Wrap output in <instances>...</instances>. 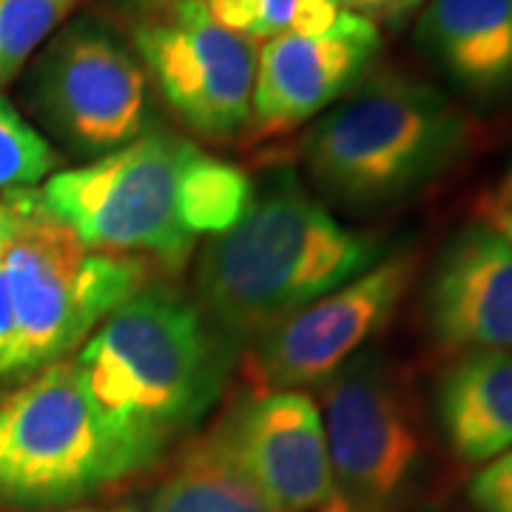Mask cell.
Masks as SVG:
<instances>
[{
  "instance_id": "1",
  "label": "cell",
  "mask_w": 512,
  "mask_h": 512,
  "mask_svg": "<svg viewBox=\"0 0 512 512\" xmlns=\"http://www.w3.org/2000/svg\"><path fill=\"white\" fill-rule=\"evenodd\" d=\"M254 191L239 165L151 128L106 157L52 174L40 197L89 248L177 271L200 242L242 220Z\"/></svg>"
},
{
  "instance_id": "2",
  "label": "cell",
  "mask_w": 512,
  "mask_h": 512,
  "mask_svg": "<svg viewBox=\"0 0 512 512\" xmlns=\"http://www.w3.org/2000/svg\"><path fill=\"white\" fill-rule=\"evenodd\" d=\"M384 254L379 234L348 228L282 171L256 188L234 228L202 242L194 299L231 345L251 348Z\"/></svg>"
},
{
  "instance_id": "3",
  "label": "cell",
  "mask_w": 512,
  "mask_h": 512,
  "mask_svg": "<svg viewBox=\"0 0 512 512\" xmlns=\"http://www.w3.org/2000/svg\"><path fill=\"white\" fill-rule=\"evenodd\" d=\"M237 350L197 299L151 285L94 330L74 365L100 419L148 470L220 402Z\"/></svg>"
},
{
  "instance_id": "4",
  "label": "cell",
  "mask_w": 512,
  "mask_h": 512,
  "mask_svg": "<svg viewBox=\"0 0 512 512\" xmlns=\"http://www.w3.org/2000/svg\"><path fill=\"white\" fill-rule=\"evenodd\" d=\"M473 143L467 114L433 83L370 72L305 134L316 191L353 214H379L444 180Z\"/></svg>"
},
{
  "instance_id": "5",
  "label": "cell",
  "mask_w": 512,
  "mask_h": 512,
  "mask_svg": "<svg viewBox=\"0 0 512 512\" xmlns=\"http://www.w3.org/2000/svg\"><path fill=\"white\" fill-rule=\"evenodd\" d=\"M0 271L12 302V339L0 379H29L63 362L111 313L146 288V262L89 248L57 220L40 188L6 191Z\"/></svg>"
},
{
  "instance_id": "6",
  "label": "cell",
  "mask_w": 512,
  "mask_h": 512,
  "mask_svg": "<svg viewBox=\"0 0 512 512\" xmlns=\"http://www.w3.org/2000/svg\"><path fill=\"white\" fill-rule=\"evenodd\" d=\"M137 473L143 464L100 419L74 359L0 399V507H66Z\"/></svg>"
},
{
  "instance_id": "7",
  "label": "cell",
  "mask_w": 512,
  "mask_h": 512,
  "mask_svg": "<svg viewBox=\"0 0 512 512\" xmlns=\"http://www.w3.org/2000/svg\"><path fill=\"white\" fill-rule=\"evenodd\" d=\"M29 103L43 128L83 160L106 157L154 126V89L128 40L80 15L32 60Z\"/></svg>"
},
{
  "instance_id": "8",
  "label": "cell",
  "mask_w": 512,
  "mask_h": 512,
  "mask_svg": "<svg viewBox=\"0 0 512 512\" xmlns=\"http://www.w3.org/2000/svg\"><path fill=\"white\" fill-rule=\"evenodd\" d=\"M322 390V427L339 504L353 512H396L424 467L419 404L402 373L362 350Z\"/></svg>"
},
{
  "instance_id": "9",
  "label": "cell",
  "mask_w": 512,
  "mask_h": 512,
  "mask_svg": "<svg viewBox=\"0 0 512 512\" xmlns=\"http://www.w3.org/2000/svg\"><path fill=\"white\" fill-rule=\"evenodd\" d=\"M128 46L151 89L205 140H231L251 126L256 43L222 29L200 0H128Z\"/></svg>"
},
{
  "instance_id": "10",
  "label": "cell",
  "mask_w": 512,
  "mask_h": 512,
  "mask_svg": "<svg viewBox=\"0 0 512 512\" xmlns=\"http://www.w3.org/2000/svg\"><path fill=\"white\" fill-rule=\"evenodd\" d=\"M419 274V251L393 248L365 274L293 313L248 350L256 390L322 387L382 333Z\"/></svg>"
},
{
  "instance_id": "11",
  "label": "cell",
  "mask_w": 512,
  "mask_h": 512,
  "mask_svg": "<svg viewBox=\"0 0 512 512\" xmlns=\"http://www.w3.org/2000/svg\"><path fill=\"white\" fill-rule=\"evenodd\" d=\"M208 444L279 512H322L339 504L311 393L256 390L222 419Z\"/></svg>"
},
{
  "instance_id": "12",
  "label": "cell",
  "mask_w": 512,
  "mask_h": 512,
  "mask_svg": "<svg viewBox=\"0 0 512 512\" xmlns=\"http://www.w3.org/2000/svg\"><path fill=\"white\" fill-rule=\"evenodd\" d=\"M379 55V26L350 12H339L319 32H291L262 43L248 128L285 134L313 123L373 72Z\"/></svg>"
},
{
  "instance_id": "13",
  "label": "cell",
  "mask_w": 512,
  "mask_h": 512,
  "mask_svg": "<svg viewBox=\"0 0 512 512\" xmlns=\"http://www.w3.org/2000/svg\"><path fill=\"white\" fill-rule=\"evenodd\" d=\"M424 325L453 356L512 350V245L487 220L441 248L424 285Z\"/></svg>"
},
{
  "instance_id": "14",
  "label": "cell",
  "mask_w": 512,
  "mask_h": 512,
  "mask_svg": "<svg viewBox=\"0 0 512 512\" xmlns=\"http://www.w3.org/2000/svg\"><path fill=\"white\" fill-rule=\"evenodd\" d=\"M416 46L461 97L481 106L512 97V0H427Z\"/></svg>"
},
{
  "instance_id": "15",
  "label": "cell",
  "mask_w": 512,
  "mask_h": 512,
  "mask_svg": "<svg viewBox=\"0 0 512 512\" xmlns=\"http://www.w3.org/2000/svg\"><path fill=\"white\" fill-rule=\"evenodd\" d=\"M433 413L461 464H487L512 447V350L461 353L441 370Z\"/></svg>"
},
{
  "instance_id": "16",
  "label": "cell",
  "mask_w": 512,
  "mask_h": 512,
  "mask_svg": "<svg viewBox=\"0 0 512 512\" xmlns=\"http://www.w3.org/2000/svg\"><path fill=\"white\" fill-rule=\"evenodd\" d=\"M146 512H279L248 478L202 441L151 493Z\"/></svg>"
},
{
  "instance_id": "17",
  "label": "cell",
  "mask_w": 512,
  "mask_h": 512,
  "mask_svg": "<svg viewBox=\"0 0 512 512\" xmlns=\"http://www.w3.org/2000/svg\"><path fill=\"white\" fill-rule=\"evenodd\" d=\"M222 29L251 43H268L291 32H319L342 9L330 0H200Z\"/></svg>"
},
{
  "instance_id": "18",
  "label": "cell",
  "mask_w": 512,
  "mask_h": 512,
  "mask_svg": "<svg viewBox=\"0 0 512 512\" xmlns=\"http://www.w3.org/2000/svg\"><path fill=\"white\" fill-rule=\"evenodd\" d=\"M80 0H0V89L66 26Z\"/></svg>"
},
{
  "instance_id": "19",
  "label": "cell",
  "mask_w": 512,
  "mask_h": 512,
  "mask_svg": "<svg viewBox=\"0 0 512 512\" xmlns=\"http://www.w3.org/2000/svg\"><path fill=\"white\" fill-rule=\"evenodd\" d=\"M57 154L49 140L0 97V191L35 188L55 171Z\"/></svg>"
},
{
  "instance_id": "20",
  "label": "cell",
  "mask_w": 512,
  "mask_h": 512,
  "mask_svg": "<svg viewBox=\"0 0 512 512\" xmlns=\"http://www.w3.org/2000/svg\"><path fill=\"white\" fill-rule=\"evenodd\" d=\"M467 498L476 512H512V447L478 470Z\"/></svg>"
},
{
  "instance_id": "21",
  "label": "cell",
  "mask_w": 512,
  "mask_h": 512,
  "mask_svg": "<svg viewBox=\"0 0 512 512\" xmlns=\"http://www.w3.org/2000/svg\"><path fill=\"white\" fill-rule=\"evenodd\" d=\"M336 9L356 18L370 20L373 26H402L421 12L427 0H330Z\"/></svg>"
},
{
  "instance_id": "22",
  "label": "cell",
  "mask_w": 512,
  "mask_h": 512,
  "mask_svg": "<svg viewBox=\"0 0 512 512\" xmlns=\"http://www.w3.org/2000/svg\"><path fill=\"white\" fill-rule=\"evenodd\" d=\"M12 339V302H9V291H6V279L0 271V356Z\"/></svg>"
},
{
  "instance_id": "23",
  "label": "cell",
  "mask_w": 512,
  "mask_h": 512,
  "mask_svg": "<svg viewBox=\"0 0 512 512\" xmlns=\"http://www.w3.org/2000/svg\"><path fill=\"white\" fill-rule=\"evenodd\" d=\"M484 220L493 225L495 231L501 234V237L507 239L512 245V211L510 208H501V205H490V211L484 214Z\"/></svg>"
},
{
  "instance_id": "24",
  "label": "cell",
  "mask_w": 512,
  "mask_h": 512,
  "mask_svg": "<svg viewBox=\"0 0 512 512\" xmlns=\"http://www.w3.org/2000/svg\"><path fill=\"white\" fill-rule=\"evenodd\" d=\"M493 205H501V208H510L512 211V165L510 171L504 174V180H501V188H498V200Z\"/></svg>"
},
{
  "instance_id": "25",
  "label": "cell",
  "mask_w": 512,
  "mask_h": 512,
  "mask_svg": "<svg viewBox=\"0 0 512 512\" xmlns=\"http://www.w3.org/2000/svg\"><path fill=\"white\" fill-rule=\"evenodd\" d=\"M63 512H134L128 507H114V510H63Z\"/></svg>"
},
{
  "instance_id": "26",
  "label": "cell",
  "mask_w": 512,
  "mask_h": 512,
  "mask_svg": "<svg viewBox=\"0 0 512 512\" xmlns=\"http://www.w3.org/2000/svg\"><path fill=\"white\" fill-rule=\"evenodd\" d=\"M3 237H6V217L0 220V254H3Z\"/></svg>"
},
{
  "instance_id": "27",
  "label": "cell",
  "mask_w": 512,
  "mask_h": 512,
  "mask_svg": "<svg viewBox=\"0 0 512 512\" xmlns=\"http://www.w3.org/2000/svg\"><path fill=\"white\" fill-rule=\"evenodd\" d=\"M322 512H353V510H348L345 504H333V507H328V510H322Z\"/></svg>"
},
{
  "instance_id": "28",
  "label": "cell",
  "mask_w": 512,
  "mask_h": 512,
  "mask_svg": "<svg viewBox=\"0 0 512 512\" xmlns=\"http://www.w3.org/2000/svg\"><path fill=\"white\" fill-rule=\"evenodd\" d=\"M6 217V208H3V202H0V220Z\"/></svg>"
}]
</instances>
